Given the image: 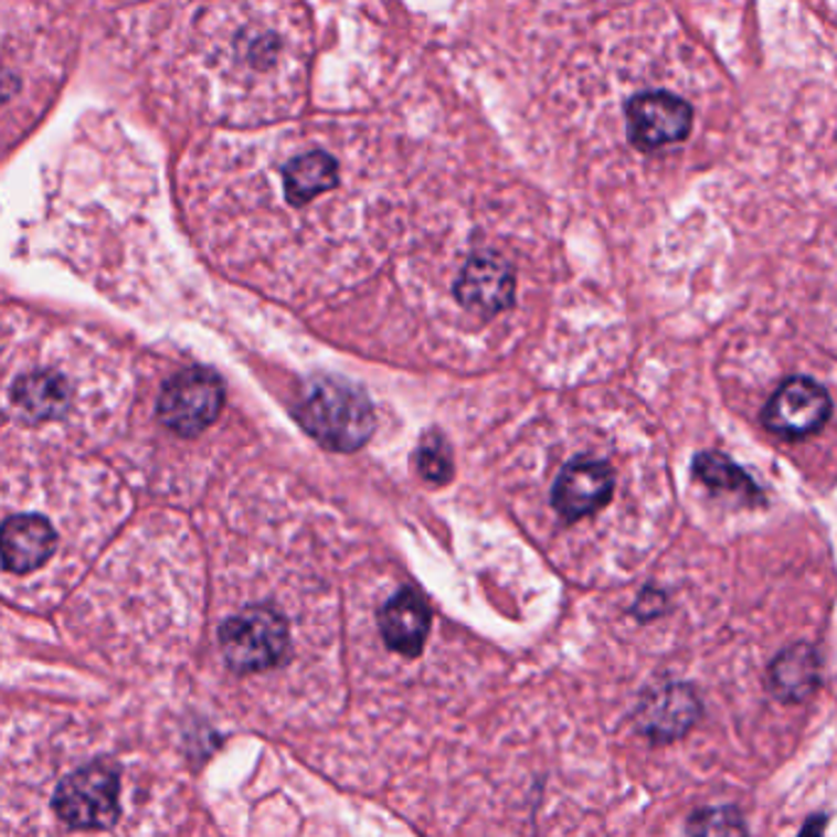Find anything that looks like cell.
Segmentation results:
<instances>
[{"label": "cell", "mask_w": 837, "mask_h": 837, "mask_svg": "<svg viewBox=\"0 0 837 837\" xmlns=\"http://www.w3.org/2000/svg\"><path fill=\"white\" fill-rule=\"evenodd\" d=\"M295 415L319 445L335 453H354L373 433L369 395L339 379H312L297 401Z\"/></svg>", "instance_id": "1"}, {"label": "cell", "mask_w": 837, "mask_h": 837, "mask_svg": "<svg viewBox=\"0 0 837 837\" xmlns=\"http://www.w3.org/2000/svg\"><path fill=\"white\" fill-rule=\"evenodd\" d=\"M216 636L226 666L239 676L280 666L290 651L288 619L271 604H253L231 614L219 626Z\"/></svg>", "instance_id": "2"}, {"label": "cell", "mask_w": 837, "mask_h": 837, "mask_svg": "<svg viewBox=\"0 0 837 837\" xmlns=\"http://www.w3.org/2000/svg\"><path fill=\"white\" fill-rule=\"evenodd\" d=\"M120 776L114 764L92 762L72 771L54 791L52 808L74 830H108L120 815Z\"/></svg>", "instance_id": "3"}, {"label": "cell", "mask_w": 837, "mask_h": 837, "mask_svg": "<svg viewBox=\"0 0 837 837\" xmlns=\"http://www.w3.org/2000/svg\"><path fill=\"white\" fill-rule=\"evenodd\" d=\"M226 389L216 371L192 367L162 385L158 393V417L174 435L194 437L216 423L224 407Z\"/></svg>", "instance_id": "4"}, {"label": "cell", "mask_w": 837, "mask_h": 837, "mask_svg": "<svg viewBox=\"0 0 837 837\" xmlns=\"http://www.w3.org/2000/svg\"><path fill=\"white\" fill-rule=\"evenodd\" d=\"M453 295L467 312L494 317L509 310L516 297V273L511 263L494 251H475L462 263Z\"/></svg>", "instance_id": "5"}, {"label": "cell", "mask_w": 837, "mask_h": 837, "mask_svg": "<svg viewBox=\"0 0 837 837\" xmlns=\"http://www.w3.org/2000/svg\"><path fill=\"white\" fill-rule=\"evenodd\" d=\"M833 415V401L820 383L793 377L771 395L762 423L766 431L786 439H803L820 433Z\"/></svg>", "instance_id": "6"}, {"label": "cell", "mask_w": 837, "mask_h": 837, "mask_svg": "<svg viewBox=\"0 0 837 837\" xmlns=\"http://www.w3.org/2000/svg\"><path fill=\"white\" fill-rule=\"evenodd\" d=\"M692 106L668 92H644L626 104V136L634 148L651 152L686 140L692 130Z\"/></svg>", "instance_id": "7"}, {"label": "cell", "mask_w": 837, "mask_h": 837, "mask_svg": "<svg viewBox=\"0 0 837 837\" xmlns=\"http://www.w3.org/2000/svg\"><path fill=\"white\" fill-rule=\"evenodd\" d=\"M614 484V472L607 462L578 457L560 469L550 504L560 519L575 523L597 513L612 501Z\"/></svg>", "instance_id": "8"}, {"label": "cell", "mask_w": 837, "mask_h": 837, "mask_svg": "<svg viewBox=\"0 0 837 837\" xmlns=\"http://www.w3.org/2000/svg\"><path fill=\"white\" fill-rule=\"evenodd\" d=\"M700 720V700L688 682H666L644 696L636 710L638 732L651 742H676Z\"/></svg>", "instance_id": "9"}, {"label": "cell", "mask_w": 837, "mask_h": 837, "mask_svg": "<svg viewBox=\"0 0 837 837\" xmlns=\"http://www.w3.org/2000/svg\"><path fill=\"white\" fill-rule=\"evenodd\" d=\"M8 401L25 423L45 425L70 415L74 405V385L60 369H28L10 383Z\"/></svg>", "instance_id": "10"}, {"label": "cell", "mask_w": 837, "mask_h": 837, "mask_svg": "<svg viewBox=\"0 0 837 837\" xmlns=\"http://www.w3.org/2000/svg\"><path fill=\"white\" fill-rule=\"evenodd\" d=\"M433 614L425 597L413 587H403L379 610V629L385 646L405 658L423 651L431 634Z\"/></svg>", "instance_id": "11"}, {"label": "cell", "mask_w": 837, "mask_h": 837, "mask_svg": "<svg viewBox=\"0 0 837 837\" xmlns=\"http://www.w3.org/2000/svg\"><path fill=\"white\" fill-rule=\"evenodd\" d=\"M57 550V531L40 513H15L3 523V568L28 575L47 563Z\"/></svg>", "instance_id": "12"}, {"label": "cell", "mask_w": 837, "mask_h": 837, "mask_svg": "<svg viewBox=\"0 0 837 837\" xmlns=\"http://www.w3.org/2000/svg\"><path fill=\"white\" fill-rule=\"evenodd\" d=\"M341 180L339 160L327 150H303L280 170L283 194L290 206H310L315 200L335 192Z\"/></svg>", "instance_id": "13"}, {"label": "cell", "mask_w": 837, "mask_h": 837, "mask_svg": "<svg viewBox=\"0 0 837 837\" xmlns=\"http://www.w3.org/2000/svg\"><path fill=\"white\" fill-rule=\"evenodd\" d=\"M766 686L781 702L808 700L820 686V658L810 644L784 648L769 666Z\"/></svg>", "instance_id": "14"}, {"label": "cell", "mask_w": 837, "mask_h": 837, "mask_svg": "<svg viewBox=\"0 0 837 837\" xmlns=\"http://www.w3.org/2000/svg\"><path fill=\"white\" fill-rule=\"evenodd\" d=\"M692 475H696V479L702 481L704 487L714 491L742 494L749 501L762 499V494H759V487L752 481V477H749L742 467H737L730 457L714 453V449H704V453L696 455V459H692Z\"/></svg>", "instance_id": "15"}, {"label": "cell", "mask_w": 837, "mask_h": 837, "mask_svg": "<svg viewBox=\"0 0 837 837\" xmlns=\"http://www.w3.org/2000/svg\"><path fill=\"white\" fill-rule=\"evenodd\" d=\"M688 837H749L740 810L730 806L700 808L690 815Z\"/></svg>", "instance_id": "16"}, {"label": "cell", "mask_w": 837, "mask_h": 837, "mask_svg": "<svg viewBox=\"0 0 837 837\" xmlns=\"http://www.w3.org/2000/svg\"><path fill=\"white\" fill-rule=\"evenodd\" d=\"M417 472L433 484H445L453 475V465H449L447 449L439 443L435 435H427L425 443L417 447V457H415Z\"/></svg>", "instance_id": "17"}, {"label": "cell", "mask_w": 837, "mask_h": 837, "mask_svg": "<svg viewBox=\"0 0 837 837\" xmlns=\"http://www.w3.org/2000/svg\"><path fill=\"white\" fill-rule=\"evenodd\" d=\"M664 607H666V594L656 590H646L642 597H638L634 614H638V619L651 622L660 612H664Z\"/></svg>", "instance_id": "18"}, {"label": "cell", "mask_w": 837, "mask_h": 837, "mask_svg": "<svg viewBox=\"0 0 837 837\" xmlns=\"http://www.w3.org/2000/svg\"><path fill=\"white\" fill-rule=\"evenodd\" d=\"M825 825H828V818H825V815H810V818L803 823L798 837H823Z\"/></svg>", "instance_id": "19"}]
</instances>
